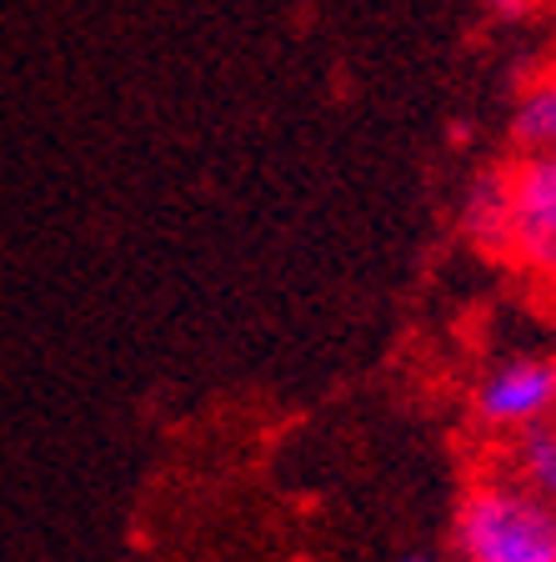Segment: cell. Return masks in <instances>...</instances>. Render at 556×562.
I'll list each match as a JSON object with an SVG mask.
<instances>
[{"label":"cell","instance_id":"cell-1","mask_svg":"<svg viewBox=\"0 0 556 562\" xmlns=\"http://www.w3.org/2000/svg\"><path fill=\"white\" fill-rule=\"evenodd\" d=\"M456 562H556V507L501 468H481L462 487L452 517Z\"/></svg>","mask_w":556,"mask_h":562},{"label":"cell","instance_id":"cell-2","mask_svg":"<svg viewBox=\"0 0 556 562\" xmlns=\"http://www.w3.org/2000/svg\"><path fill=\"white\" fill-rule=\"evenodd\" d=\"M501 261L532 286L556 292V156H517L507 166V241Z\"/></svg>","mask_w":556,"mask_h":562},{"label":"cell","instance_id":"cell-3","mask_svg":"<svg viewBox=\"0 0 556 562\" xmlns=\"http://www.w3.org/2000/svg\"><path fill=\"white\" fill-rule=\"evenodd\" d=\"M472 422L487 437H517L542 422H556V357L552 351H517L501 357L472 386Z\"/></svg>","mask_w":556,"mask_h":562},{"label":"cell","instance_id":"cell-4","mask_svg":"<svg viewBox=\"0 0 556 562\" xmlns=\"http://www.w3.org/2000/svg\"><path fill=\"white\" fill-rule=\"evenodd\" d=\"M517 156H556V66L532 70L511 105Z\"/></svg>","mask_w":556,"mask_h":562},{"label":"cell","instance_id":"cell-5","mask_svg":"<svg viewBox=\"0 0 556 562\" xmlns=\"http://www.w3.org/2000/svg\"><path fill=\"white\" fill-rule=\"evenodd\" d=\"M462 232L476 251L501 257V241H507V166H491L466 187L462 196Z\"/></svg>","mask_w":556,"mask_h":562},{"label":"cell","instance_id":"cell-6","mask_svg":"<svg viewBox=\"0 0 556 562\" xmlns=\"http://www.w3.org/2000/svg\"><path fill=\"white\" fill-rule=\"evenodd\" d=\"M501 468L522 482L526 492H536L542 503L556 507V422H542V427H532V432L507 437Z\"/></svg>","mask_w":556,"mask_h":562},{"label":"cell","instance_id":"cell-7","mask_svg":"<svg viewBox=\"0 0 556 562\" xmlns=\"http://www.w3.org/2000/svg\"><path fill=\"white\" fill-rule=\"evenodd\" d=\"M536 0H491V11L501 15V21H522V15H532Z\"/></svg>","mask_w":556,"mask_h":562},{"label":"cell","instance_id":"cell-8","mask_svg":"<svg viewBox=\"0 0 556 562\" xmlns=\"http://www.w3.org/2000/svg\"><path fill=\"white\" fill-rule=\"evenodd\" d=\"M396 562H436V558H427V552H406V558H396Z\"/></svg>","mask_w":556,"mask_h":562},{"label":"cell","instance_id":"cell-9","mask_svg":"<svg viewBox=\"0 0 556 562\" xmlns=\"http://www.w3.org/2000/svg\"><path fill=\"white\" fill-rule=\"evenodd\" d=\"M552 11H556V0H552Z\"/></svg>","mask_w":556,"mask_h":562}]
</instances>
